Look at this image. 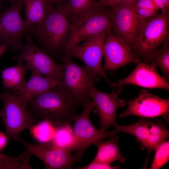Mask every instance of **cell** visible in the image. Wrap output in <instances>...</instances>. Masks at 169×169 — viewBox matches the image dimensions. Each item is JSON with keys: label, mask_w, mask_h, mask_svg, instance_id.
Here are the masks:
<instances>
[{"label": "cell", "mask_w": 169, "mask_h": 169, "mask_svg": "<svg viewBox=\"0 0 169 169\" xmlns=\"http://www.w3.org/2000/svg\"><path fill=\"white\" fill-rule=\"evenodd\" d=\"M0 100L3 104L0 117L6 135L10 139L17 141L21 132L29 129L38 121L16 92L7 90L0 93Z\"/></svg>", "instance_id": "obj_3"}, {"label": "cell", "mask_w": 169, "mask_h": 169, "mask_svg": "<svg viewBox=\"0 0 169 169\" xmlns=\"http://www.w3.org/2000/svg\"><path fill=\"white\" fill-rule=\"evenodd\" d=\"M133 6L137 8L159 10L151 0H138Z\"/></svg>", "instance_id": "obj_32"}, {"label": "cell", "mask_w": 169, "mask_h": 169, "mask_svg": "<svg viewBox=\"0 0 169 169\" xmlns=\"http://www.w3.org/2000/svg\"><path fill=\"white\" fill-rule=\"evenodd\" d=\"M30 133L37 141L42 143L51 141L55 134L53 125L46 121L37 123L30 129Z\"/></svg>", "instance_id": "obj_24"}, {"label": "cell", "mask_w": 169, "mask_h": 169, "mask_svg": "<svg viewBox=\"0 0 169 169\" xmlns=\"http://www.w3.org/2000/svg\"><path fill=\"white\" fill-rule=\"evenodd\" d=\"M136 67L125 78L112 84V88H122L126 84H133L148 89L161 88L169 90V82L160 76L156 66L139 60Z\"/></svg>", "instance_id": "obj_16"}, {"label": "cell", "mask_w": 169, "mask_h": 169, "mask_svg": "<svg viewBox=\"0 0 169 169\" xmlns=\"http://www.w3.org/2000/svg\"><path fill=\"white\" fill-rule=\"evenodd\" d=\"M146 127L150 134L159 135L169 137V131L166 125L160 121L153 122L146 120Z\"/></svg>", "instance_id": "obj_27"}, {"label": "cell", "mask_w": 169, "mask_h": 169, "mask_svg": "<svg viewBox=\"0 0 169 169\" xmlns=\"http://www.w3.org/2000/svg\"><path fill=\"white\" fill-rule=\"evenodd\" d=\"M167 0L169 1V0Z\"/></svg>", "instance_id": "obj_41"}, {"label": "cell", "mask_w": 169, "mask_h": 169, "mask_svg": "<svg viewBox=\"0 0 169 169\" xmlns=\"http://www.w3.org/2000/svg\"><path fill=\"white\" fill-rule=\"evenodd\" d=\"M47 3L51 5L59 6L65 0H46Z\"/></svg>", "instance_id": "obj_35"}, {"label": "cell", "mask_w": 169, "mask_h": 169, "mask_svg": "<svg viewBox=\"0 0 169 169\" xmlns=\"http://www.w3.org/2000/svg\"><path fill=\"white\" fill-rule=\"evenodd\" d=\"M114 130L117 133L124 132L130 134L135 136L136 141L141 145L143 149L145 142L150 133L144 118H140L137 122L133 124L122 125L117 123L114 126Z\"/></svg>", "instance_id": "obj_23"}, {"label": "cell", "mask_w": 169, "mask_h": 169, "mask_svg": "<svg viewBox=\"0 0 169 169\" xmlns=\"http://www.w3.org/2000/svg\"><path fill=\"white\" fill-rule=\"evenodd\" d=\"M70 32V23L60 5H51L43 21L27 33L52 57L63 53Z\"/></svg>", "instance_id": "obj_2"}, {"label": "cell", "mask_w": 169, "mask_h": 169, "mask_svg": "<svg viewBox=\"0 0 169 169\" xmlns=\"http://www.w3.org/2000/svg\"><path fill=\"white\" fill-rule=\"evenodd\" d=\"M60 84L61 80L31 72L29 79L26 81L17 93L21 100L28 105L35 97Z\"/></svg>", "instance_id": "obj_17"}, {"label": "cell", "mask_w": 169, "mask_h": 169, "mask_svg": "<svg viewBox=\"0 0 169 169\" xmlns=\"http://www.w3.org/2000/svg\"><path fill=\"white\" fill-rule=\"evenodd\" d=\"M64 70L61 84L83 105L91 100L90 87L100 81L101 77L85 65L75 63L70 57L63 58Z\"/></svg>", "instance_id": "obj_8"}, {"label": "cell", "mask_w": 169, "mask_h": 169, "mask_svg": "<svg viewBox=\"0 0 169 169\" xmlns=\"http://www.w3.org/2000/svg\"><path fill=\"white\" fill-rule=\"evenodd\" d=\"M25 9L24 20L26 33L31 28L42 22L50 5L46 0H23Z\"/></svg>", "instance_id": "obj_20"}, {"label": "cell", "mask_w": 169, "mask_h": 169, "mask_svg": "<svg viewBox=\"0 0 169 169\" xmlns=\"http://www.w3.org/2000/svg\"><path fill=\"white\" fill-rule=\"evenodd\" d=\"M158 9L162 13L169 11V1L167 0H151Z\"/></svg>", "instance_id": "obj_33"}, {"label": "cell", "mask_w": 169, "mask_h": 169, "mask_svg": "<svg viewBox=\"0 0 169 169\" xmlns=\"http://www.w3.org/2000/svg\"><path fill=\"white\" fill-rule=\"evenodd\" d=\"M69 22L70 34L63 56L71 47L80 42L97 34L111 31L110 9L102 4L96 9Z\"/></svg>", "instance_id": "obj_4"}, {"label": "cell", "mask_w": 169, "mask_h": 169, "mask_svg": "<svg viewBox=\"0 0 169 169\" xmlns=\"http://www.w3.org/2000/svg\"><path fill=\"white\" fill-rule=\"evenodd\" d=\"M78 169H118L119 166H112L111 165L102 163L92 161L89 164L82 167H77Z\"/></svg>", "instance_id": "obj_30"}, {"label": "cell", "mask_w": 169, "mask_h": 169, "mask_svg": "<svg viewBox=\"0 0 169 169\" xmlns=\"http://www.w3.org/2000/svg\"></svg>", "instance_id": "obj_42"}, {"label": "cell", "mask_w": 169, "mask_h": 169, "mask_svg": "<svg viewBox=\"0 0 169 169\" xmlns=\"http://www.w3.org/2000/svg\"><path fill=\"white\" fill-rule=\"evenodd\" d=\"M102 5L100 1L96 0H66L60 5L70 21L96 9Z\"/></svg>", "instance_id": "obj_21"}, {"label": "cell", "mask_w": 169, "mask_h": 169, "mask_svg": "<svg viewBox=\"0 0 169 169\" xmlns=\"http://www.w3.org/2000/svg\"><path fill=\"white\" fill-rule=\"evenodd\" d=\"M110 32L97 34L84 40L81 44H78L72 47L63 58L73 57L80 59L85 66L96 74L103 78L112 88V84L101 66L103 46L106 36Z\"/></svg>", "instance_id": "obj_10"}, {"label": "cell", "mask_w": 169, "mask_h": 169, "mask_svg": "<svg viewBox=\"0 0 169 169\" xmlns=\"http://www.w3.org/2000/svg\"><path fill=\"white\" fill-rule=\"evenodd\" d=\"M138 0H103L101 3L108 7L124 5H134Z\"/></svg>", "instance_id": "obj_31"}, {"label": "cell", "mask_w": 169, "mask_h": 169, "mask_svg": "<svg viewBox=\"0 0 169 169\" xmlns=\"http://www.w3.org/2000/svg\"><path fill=\"white\" fill-rule=\"evenodd\" d=\"M103 0H99V1H100V2H102V1H103Z\"/></svg>", "instance_id": "obj_40"}, {"label": "cell", "mask_w": 169, "mask_h": 169, "mask_svg": "<svg viewBox=\"0 0 169 169\" xmlns=\"http://www.w3.org/2000/svg\"><path fill=\"white\" fill-rule=\"evenodd\" d=\"M169 11L139 21L132 48L143 60L169 37Z\"/></svg>", "instance_id": "obj_5"}, {"label": "cell", "mask_w": 169, "mask_h": 169, "mask_svg": "<svg viewBox=\"0 0 169 169\" xmlns=\"http://www.w3.org/2000/svg\"><path fill=\"white\" fill-rule=\"evenodd\" d=\"M3 1L4 0H0V13L2 9L3 5Z\"/></svg>", "instance_id": "obj_38"}, {"label": "cell", "mask_w": 169, "mask_h": 169, "mask_svg": "<svg viewBox=\"0 0 169 169\" xmlns=\"http://www.w3.org/2000/svg\"><path fill=\"white\" fill-rule=\"evenodd\" d=\"M105 63L103 68L106 70L115 71L127 64H137L140 59L133 52L129 45L110 32L107 34L103 48Z\"/></svg>", "instance_id": "obj_15"}, {"label": "cell", "mask_w": 169, "mask_h": 169, "mask_svg": "<svg viewBox=\"0 0 169 169\" xmlns=\"http://www.w3.org/2000/svg\"><path fill=\"white\" fill-rule=\"evenodd\" d=\"M7 137V135L0 131V152L3 149L6 145Z\"/></svg>", "instance_id": "obj_34"}, {"label": "cell", "mask_w": 169, "mask_h": 169, "mask_svg": "<svg viewBox=\"0 0 169 169\" xmlns=\"http://www.w3.org/2000/svg\"><path fill=\"white\" fill-rule=\"evenodd\" d=\"M17 61V65L5 68L1 74L3 88L16 93L26 82V75L29 71L27 65L23 64V61Z\"/></svg>", "instance_id": "obj_19"}, {"label": "cell", "mask_w": 169, "mask_h": 169, "mask_svg": "<svg viewBox=\"0 0 169 169\" xmlns=\"http://www.w3.org/2000/svg\"><path fill=\"white\" fill-rule=\"evenodd\" d=\"M119 140V137L115 135L108 141L102 139L95 143L94 145L97 147V151L93 161L109 165L116 161L121 163L125 162V158L118 146Z\"/></svg>", "instance_id": "obj_18"}, {"label": "cell", "mask_w": 169, "mask_h": 169, "mask_svg": "<svg viewBox=\"0 0 169 169\" xmlns=\"http://www.w3.org/2000/svg\"><path fill=\"white\" fill-rule=\"evenodd\" d=\"M23 5V0H16L0 13V44L11 46L15 52L21 50L24 45L22 38L26 32L21 14Z\"/></svg>", "instance_id": "obj_9"}, {"label": "cell", "mask_w": 169, "mask_h": 169, "mask_svg": "<svg viewBox=\"0 0 169 169\" xmlns=\"http://www.w3.org/2000/svg\"><path fill=\"white\" fill-rule=\"evenodd\" d=\"M108 7L111 16L112 33L126 43L132 50L139 23L133 5Z\"/></svg>", "instance_id": "obj_14"}, {"label": "cell", "mask_w": 169, "mask_h": 169, "mask_svg": "<svg viewBox=\"0 0 169 169\" xmlns=\"http://www.w3.org/2000/svg\"><path fill=\"white\" fill-rule=\"evenodd\" d=\"M80 105L60 84L29 102L28 106L38 122L46 121L58 126L73 122Z\"/></svg>", "instance_id": "obj_1"}, {"label": "cell", "mask_w": 169, "mask_h": 169, "mask_svg": "<svg viewBox=\"0 0 169 169\" xmlns=\"http://www.w3.org/2000/svg\"><path fill=\"white\" fill-rule=\"evenodd\" d=\"M7 46L4 44H0V57L5 52Z\"/></svg>", "instance_id": "obj_36"}, {"label": "cell", "mask_w": 169, "mask_h": 169, "mask_svg": "<svg viewBox=\"0 0 169 169\" xmlns=\"http://www.w3.org/2000/svg\"><path fill=\"white\" fill-rule=\"evenodd\" d=\"M169 37L162 43L161 47L156 49L150 53L144 60L147 63L153 64L161 69L163 78L166 81L169 79Z\"/></svg>", "instance_id": "obj_22"}, {"label": "cell", "mask_w": 169, "mask_h": 169, "mask_svg": "<svg viewBox=\"0 0 169 169\" xmlns=\"http://www.w3.org/2000/svg\"><path fill=\"white\" fill-rule=\"evenodd\" d=\"M131 115L147 118L163 116L168 121L169 100L142 89L137 97L128 101L127 109L120 116L123 117Z\"/></svg>", "instance_id": "obj_13"}, {"label": "cell", "mask_w": 169, "mask_h": 169, "mask_svg": "<svg viewBox=\"0 0 169 169\" xmlns=\"http://www.w3.org/2000/svg\"><path fill=\"white\" fill-rule=\"evenodd\" d=\"M123 89V88L115 89L111 93H107L99 90L95 85L90 87L89 94L95 104V109L93 112L100 118L99 124L101 130L106 131L109 126H114L117 123V110L124 107L127 103L125 99L119 98Z\"/></svg>", "instance_id": "obj_12"}, {"label": "cell", "mask_w": 169, "mask_h": 169, "mask_svg": "<svg viewBox=\"0 0 169 169\" xmlns=\"http://www.w3.org/2000/svg\"><path fill=\"white\" fill-rule=\"evenodd\" d=\"M51 141L57 145L69 150L73 141V132L69 125L58 126Z\"/></svg>", "instance_id": "obj_25"}, {"label": "cell", "mask_w": 169, "mask_h": 169, "mask_svg": "<svg viewBox=\"0 0 169 169\" xmlns=\"http://www.w3.org/2000/svg\"><path fill=\"white\" fill-rule=\"evenodd\" d=\"M133 8L139 21L153 17L158 13V11L143 8Z\"/></svg>", "instance_id": "obj_29"}, {"label": "cell", "mask_w": 169, "mask_h": 169, "mask_svg": "<svg viewBox=\"0 0 169 169\" xmlns=\"http://www.w3.org/2000/svg\"><path fill=\"white\" fill-rule=\"evenodd\" d=\"M83 110L80 114H77L74 120L73 141L69 148L72 152L75 151L74 156L75 161H81L83 153L90 146L97 141L106 138H110L117 133L114 130L107 131L100 130L95 127L91 122L90 114L95 107V102L91 100L83 105Z\"/></svg>", "instance_id": "obj_6"}, {"label": "cell", "mask_w": 169, "mask_h": 169, "mask_svg": "<svg viewBox=\"0 0 169 169\" xmlns=\"http://www.w3.org/2000/svg\"><path fill=\"white\" fill-rule=\"evenodd\" d=\"M155 154L151 169H159L169 160V141H163L155 149Z\"/></svg>", "instance_id": "obj_26"}, {"label": "cell", "mask_w": 169, "mask_h": 169, "mask_svg": "<svg viewBox=\"0 0 169 169\" xmlns=\"http://www.w3.org/2000/svg\"><path fill=\"white\" fill-rule=\"evenodd\" d=\"M168 138L163 136L150 134L145 142L143 149L147 148L150 153Z\"/></svg>", "instance_id": "obj_28"}, {"label": "cell", "mask_w": 169, "mask_h": 169, "mask_svg": "<svg viewBox=\"0 0 169 169\" xmlns=\"http://www.w3.org/2000/svg\"><path fill=\"white\" fill-rule=\"evenodd\" d=\"M7 0L9 3H12L14 2V1H15L16 0Z\"/></svg>", "instance_id": "obj_39"}, {"label": "cell", "mask_w": 169, "mask_h": 169, "mask_svg": "<svg viewBox=\"0 0 169 169\" xmlns=\"http://www.w3.org/2000/svg\"><path fill=\"white\" fill-rule=\"evenodd\" d=\"M11 157V156L2 154L0 152V160L8 159Z\"/></svg>", "instance_id": "obj_37"}, {"label": "cell", "mask_w": 169, "mask_h": 169, "mask_svg": "<svg viewBox=\"0 0 169 169\" xmlns=\"http://www.w3.org/2000/svg\"><path fill=\"white\" fill-rule=\"evenodd\" d=\"M17 141L23 144L27 150L40 159L46 169H70L75 161L71 152L67 148L59 146L51 141L35 144L27 142L19 137Z\"/></svg>", "instance_id": "obj_11"}, {"label": "cell", "mask_w": 169, "mask_h": 169, "mask_svg": "<svg viewBox=\"0 0 169 169\" xmlns=\"http://www.w3.org/2000/svg\"><path fill=\"white\" fill-rule=\"evenodd\" d=\"M11 60L24 61L29 71L54 79L61 80L63 75L64 63H56L53 57L35 44L33 38L28 34L21 53Z\"/></svg>", "instance_id": "obj_7"}]
</instances>
